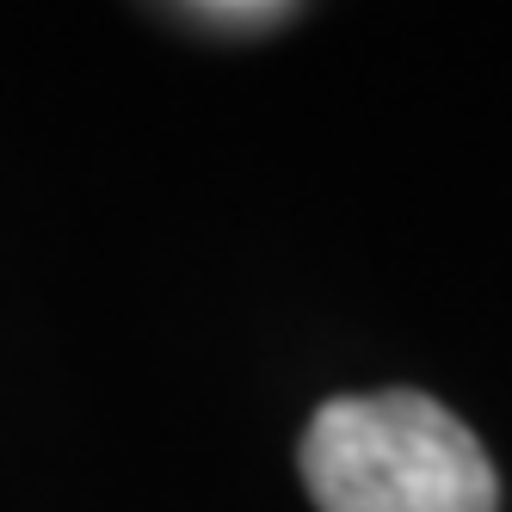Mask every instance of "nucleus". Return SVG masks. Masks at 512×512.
I'll return each instance as SVG.
<instances>
[{"instance_id": "f257e3e1", "label": "nucleus", "mask_w": 512, "mask_h": 512, "mask_svg": "<svg viewBox=\"0 0 512 512\" xmlns=\"http://www.w3.org/2000/svg\"><path fill=\"white\" fill-rule=\"evenodd\" d=\"M297 463L321 512H500L482 438L420 389L321 401Z\"/></svg>"}, {"instance_id": "f03ea898", "label": "nucleus", "mask_w": 512, "mask_h": 512, "mask_svg": "<svg viewBox=\"0 0 512 512\" xmlns=\"http://www.w3.org/2000/svg\"><path fill=\"white\" fill-rule=\"evenodd\" d=\"M297 7H186V19H198V25H284Z\"/></svg>"}]
</instances>
